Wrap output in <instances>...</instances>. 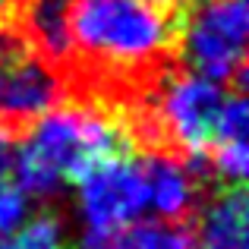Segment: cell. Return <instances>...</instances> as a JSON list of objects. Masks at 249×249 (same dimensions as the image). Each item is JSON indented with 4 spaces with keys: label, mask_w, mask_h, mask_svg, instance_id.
Segmentation results:
<instances>
[{
    "label": "cell",
    "mask_w": 249,
    "mask_h": 249,
    "mask_svg": "<svg viewBox=\"0 0 249 249\" xmlns=\"http://www.w3.org/2000/svg\"><path fill=\"white\" fill-rule=\"evenodd\" d=\"M70 44L67 98L117 117L177 67L174 16L152 0H73Z\"/></svg>",
    "instance_id": "obj_1"
},
{
    "label": "cell",
    "mask_w": 249,
    "mask_h": 249,
    "mask_svg": "<svg viewBox=\"0 0 249 249\" xmlns=\"http://www.w3.org/2000/svg\"><path fill=\"white\" fill-rule=\"evenodd\" d=\"M129 152L133 142L114 110L67 98L22 129L13 170L25 196L57 199L67 183H76L98 161Z\"/></svg>",
    "instance_id": "obj_2"
},
{
    "label": "cell",
    "mask_w": 249,
    "mask_h": 249,
    "mask_svg": "<svg viewBox=\"0 0 249 249\" xmlns=\"http://www.w3.org/2000/svg\"><path fill=\"white\" fill-rule=\"evenodd\" d=\"M177 60L205 79L243 89L246 79V0H183L174 13Z\"/></svg>",
    "instance_id": "obj_3"
},
{
    "label": "cell",
    "mask_w": 249,
    "mask_h": 249,
    "mask_svg": "<svg viewBox=\"0 0 249 249\" xmlns=\"http://www.w3.org/2000/svg\"><path fill=\"white\" fill-rule=\"evenodd\" d=\"M145 180L139 158L114 155L76 180V224L82 249H110L145 212Z\"/></svg>",
    "instance_id": "obj_4"
},
{
    "label": "cell",
    "mask_w": 249,
    "mask_h": 249,
    "mask_svg": "<svg viewBox=\"0 0 249 249\" xmlns=\"http://www.w3.org/2000/svg\"><path fill=\"white\" fill-rule=\"evenodd\" d=\"M67 101V79L35 54L16 29H0V120L25 129Z\"/></svg>",
    "instance_id": "obj_5"
},
{
    "label": "cell",
    "mask_w": 249,
    "mask_h": 249,
    "mask_svg": "<svg viewBox=\"0 0 249 249\" xmlns=\"http://www.w3.org/2000/svg\"><path fill=\"white\" fill-rule=\"evenodd\" d=\"M139 167L145 180V205L170 224H186L196 218L205 199V170L174 152H139Z\"/></svg>",
    "instance_id": "obj_6"
},
{
    "label": "cell",
    "mask_w": 249,
    "mask_h": 249,
    "mask_svg": "<svg viewBox=\"0 0 249 249\" xmlns=\"http://www.w3.org/2000/svg\"><path fill=\"white\" fill-rule=\"evenodd\" d=\"M70 13H73V0H22L16 25H13L22 35V41L41 60L57 67L63 76H67L70 54H73V44H70Z\"/></svg>",
    "instance_id": "obj_7"
},
{
    "label": "cell",
    "mask_w": 249,
    "mask_h": 249,
    "mask_svg": "<svg viewBox=\"0 0 249 249\" xmlns=\"http://www.w3.org/2000/svg\"><path fill=\"white\" fill-rule=\"evenodd\" d=\"M202 249H246V193L243 186H218L196 212Z\"/></svg>",
    "instance_id": "obj_8"
},
{
    "label": "cell",
    "mask_w": 249,
    "mask_h": 249,
    "mask_svg": "<svg viewBox=\"0 0 249 249\" xmlns=\"http://www.w3.org/2000/svg\"><path fill=\"white\" fill-rule=\"evenodd\" d=\"M0 249H70L67 224L57 212H41L0 237Z\"/></svg>",
    "instance_id": "obj_9"
},
{
    "label": "cell",
    "mask_w": 249,
    "mask_h": 249,
    "mask_svg": "<svg viewBox=\"0 0 249 249\" xmlns=\"http://www.w3.org/2000/svg\"><path fill=\"white\" fill-rule=\"evenodd\" d=\"M110 249H193V233L186 224L148 221V224L126 227Z\"/></svg>",
    "instance_id": "obj_10"
},
{
    "label": "cell",
    "mask_w": 249,
    "mask_h": 249,
    "mask_svg": "<svg viewBox=\"0 0 249 249\" xmlns=\"http://www.w3.org/2000/svg\"><path fill=\"white\" fill-rule=\"evenodd\" d=\"M25 212H29V196L19 186L0 180V237L10 233L16 224H22Z\"/></svg>",
    "instance_id": "obj_11"
},
{
    "label": "cell",
    "mask_w": 249,
    "mask_h": 249,
    "mask_svg": "<svg viewBox=\"0 0 249 249\" xmlns=\"http://www.w3.org/2000/svg\"><path fill=\"white\" fill-rule=\"evenodd\" d=\"M16 142H19V129H13L10 123L0 120V180L13 170V158H16Z\"/></svg>",
    "instance_id": "obj_12"
},
{
    "label": "cell",
    "mask_w": 249,
    "mask_h": 249,
    "mask_svg": "<svg viewBox=\"0 0 249 249\" xmlns=\"http://www.w3.org/2000/svg\"><path fill=\"white\" fill-rule=\"evenodd\" d=\"M22 0H0V29H13Z\"/></svg>",
    "instance_id": "obj_13"
},
{
    "label": "cell",
    "mask_w": 249,
    "mask_h": 249,
    "mask_svg": "<svg viewBox=\"0 0 249 249\" xmlns=\"http://www.w3.org/2000/svg\"><path fill=\"white\" fill-rule=\"evenodd\" d=\"M152 3H158V6H161V10H167V13H174V10H177V6H180V3H183V0H152Z\"/></svg>",
    "instance_id": "obj_14"
}]
</instances>
